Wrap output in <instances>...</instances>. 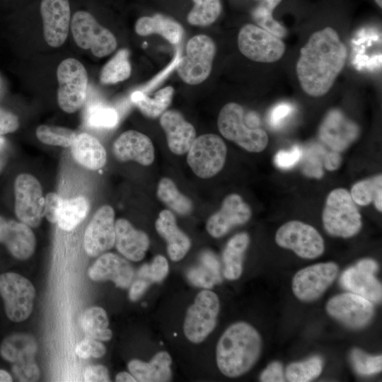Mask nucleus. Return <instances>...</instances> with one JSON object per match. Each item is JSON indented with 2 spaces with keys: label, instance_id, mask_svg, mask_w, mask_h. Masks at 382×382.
I'll return each mask as SVG.
<instances>
[{
  "label": "nucleus",
  "instance_id": "f257e3e1",
  "mask_svg": "<svg viewBox=\"0 0 382 382\" xmlns=\"http://www.w3.org/2000/svg\"><path fill=\"white\" fill-rule=\"evenodd\" d=\"M347 57V48L335 30L326 27L313 33L301 49L296 66L303 91L312 97L326 94L343 69Z\"/></svg>",
  "mask_w": 382,
  "mask_h": 382
},
{
  "label": "nucleus",
  "instance_id": "f03ea898",
  "mask_svg": "<svg viewBox=\"0 0 382 382\" xmlns=\"http://www.w3.org/2000/svg\"><path fill=\"white\" fill-rule=\"evenodd\" d=\"M261 349L262 339L257 330L246 322H236L224 332L217 342V366L227 377H239L256 364Z\"/></svg>",
  "mask_w": 382,
  "mask_h": 382
},
{
  "label": "nucleus",
  "instance_id": "7ed1b4c3",
  "mask_svg": "<svg viewBox=\"0 0 382 382\" xmlns=\"http://www.w3.org/2000/svg\"><path fill=\"white\" fill-rule=\"evenodd\" d=\"M325 230L330 236L344 238L357 234L361 228V216L350 192L337 188L328 195L322 214Z\"/></svg>",
  "mask_w": 382,
  "mask_h": 382
},
{
  "label": "nucleus",
  "instance_id": "20e7f679",
  "mask_svg": "<svg viewBox=\"0 0 382 382\" xmlns=\"http://www.w3.org/2000/svg\"><path fill=\"white\" fill-rule=\"evenodd\" d=\"M217 125L223 137L248 151L260 152L268 144L266 132L260 127L250 126L245 120L243 108L238 103H228L221 108Z\"/></svg>",
  "mask_w": 382,
  "mask_h": 382
},
{
  "label": "nucleus",
  "instance_id": "39448f33",
  "mask_svg": "<svg viewBox=\"0 0 382 382\" xmlns=\"http://www.w3.org/2000/svg\"><path fill=\"white\" fill-rule=\"evenodd\" d=\"M57 103L67 113L81 108L86 98L88 74L84 66L76 59H64L57 69Z\"/></svg>",
  "mask_w": 382,
  "mask_h": 382
},
{
  "label": "nucleus",
  "instance_id": "423d86ee",
  "mask_svg": "<svg viewBox=\"0 0 382 382\" xmlns=\"http://www.w3.org/2000/svg\"><path fill=\"white\" fill-rule=\"evenodd\" d=\"M220 310L218 296L204 289L196 296L194 303L187 309L183 332L192 343L203 342L214 330Z\"/></svg>",
  "mask_w": 382,
  "mask_h": 382
},
{
  "label": "nucleus",
  "instance_id": "0eeeda50",
  "mask_svg": "<svg viewBox=\"0 0 382 382\" xmlns=\"http://www.w3.org/2000/svg\"><path fill=\"white\" fill-rule=\"evenodd\" d=\"M0 296L10 320L19 323L29 318L35 297V289L29 279L12 272L0 274Z\"/></svg>",
  "mask_w": 382,
  "mask_h": 382
},
{
  "label": "nucleus",
  "instance_id": "6e6552de",
  "mask_svg": "<svg viewBox=\"0 0 382 382\" xmlns=\"http://www.w3.org/2000/svg\"><path fill=\"white\" fill-rule=\"evenodd\" d=\"M215 53V44L209 36L197 35L190 39L186 54L176 64L181 79L191 85L203 82L211 73Z\"/></svg>",
  "mask_w": 382,
  "mask_h": 382
},
{
  "label": "nucleus",
  "instance_id": "1a4fd4ad",
  "mask_svg": "<svg viewBox=\"0 0 382 382\" xmlns=\"http://www.w3.org/2000/svg\"><path fill=\"white\" fill-rule=\"evenodd\" d=\"M71 29L76 45L90 49L97 57L111 54L117 47V40L110 30L102 26L88 11H78L72 16Z\"/></svg>",
  "mask_w": 382,
  "mask_h": 382
},
{
  "label": "nucleus",
  "instance_id": "9d476101",
  "mask_svg": "<svg viewBox=\"0 0 382 382\" xmlns=\"http://www.w3.org/2000/svg\"><path fill=\"white\" fill-rule=\"evenodd\" d=\"M226 151L221 137L214 134H205L195 138L187 151V161L196 175L209 178L223 168Z\"/></svg>",
  "mask_w": 382,
  "mask_h": 382
},
{
  "label": "nucleus",
  "instance_id": "9b49d317",
  "mask_svg": "<svg viewBox=\"0 0 382 382\" xmlns=\"http://www.w3.org/2000/svg\"><path fill=\"white\" fill-rule=\"evenodd\" d=\"M238 46L247 58L263 63L278 61L285 52L281 38L253 24H246L241 28L238 35Z\"/></svg>",
  "mask_w": 382,
  "mask_h": 382
},
{
  "label": "nucleus",
  "instance_id": "f8f14e48",
  "mask_svg": "<svg viewBox=\"0 0 382 382\" xmlns=\"http://www.w3.org/2000/svg\"><path fill=\"white\" fill-rule=\"evenodd\" d=\"M276 243L294 251L304 259H315L324 252V241L312 226L300 221H290L279 228L275 234Z\"/></svg>",
  "mask_w": 382,
  "mask_h": 382
},
{
  "label": "nucleus",
  "instance_id": "ddd939ff",
  "mask_svg": "<svg viewBox=\"0 0 382 382\" xmlns=\"http://www.w3.org/2000/svg\"><path fill=\"white\" fill-rule=\"evenodd\" d=\"M15 213L20 221L36 228L44 216L45 197L38 180L28 173L18 175L14 182Z\"/></svg>",
  "mask_w": 382,
  "mask_h": 382
},
{
  "label": "nucleus",
  "instance_id": "4468645a",
  "mask_svg": "<svg viewBox=\"0 0 382 382\" xmlns=\"http://www.w3.org/2000/svg\"><path fill=\"white\" fill-rule=\"evenodd\" d=\"M338 265L333 262H320L298 271L292 279L294 296L302 301L320 298L336 279Z\"/></svg>",
  "mask_w": 382,
  "mask_h": 382
},
{
  "label": "nucleus",
  "instance_id": "2eb2a0df",
  "mask_svg": "<svg viewBox=\"0 0 382 382\" xmlns=\"http://www.w3.org/2000/svg\"><path fill=\"white\" fill-rule=\"evenodd\" d=\"M325 308L331 317L352 329L366 326L374 313L373 303L352 292L334 296Z\"/></svg>",
  "mask_w": 382,
  "mask_h": 382
},
{
  "label": "nucleus",
  "instance_id": "dca6fc26",
  "mask_svg": "<svg viewBox=\"0 0 382 382\" xmlns=\"http://www.w3.org/2000/svg\"><path fill=\"white\" fill-rule=\"evenodd\" d=\"M378 269V264L374 260L362 259L342 272L340 284L347 291L371 303H379L382 299V286L374 275Z\"/></svg>",
  "mask_w": 382,
  "mask_h": 382
},
{
  "label": "nucleus",
  "instance_id": "f3484780",
  "mask_svg": "<svg viewBox=\"0 0 382 382\" xmlns=\"http://www.w3.org/2000/svg\"><path fill=\"white\" fill-rule=\"evenodd\" d=\"M115 212L110 205L100 207L87 226L83 238V248L91 257H97L115 245Z\"/></svg>",
  "mask_w": 382,
  "mask_h": 382
},
{
  "label": "nucleus",
  "instance_id": "a211bd4d",
  "mask_svg": "<svg viewBox=\"0 0 382 382\" xmlns=\"http://www.w3.org/2000/svg\"><path fill=\"white\" fill-rule=\"evenodd\" d=\"M251 209L238 194L226 196L221 209L207 220L206 229L213 238L226 235L234 226L242 225L251 217Z\"/></svg>",
  "mask_w": 382,
  "mask_h": 382
},
{
  "label": "nucleus",
  "instance_id": "6ab92c4d",
  "mask_svg": "<svg viewBox=\"0 0 382 382\" xmlns=\"http://www.w3.org/2000/svg\"><path fill=\"white\" fill-rule=\"evenodd\" d=\"M40 13L46 42L52 47H60L66 40L69 30V0H42Z\"/></svg>",
  "mask_w": 382,
  "mask_h": 382
},
{
  "label": "nucleus",
  "instance_id": "aec40b11",
  "mask_svg": "<svg viewBox=\"0 0 382 382\" xmlns=\"http://www.w3.org/2000/svg\"><path fill=\"white\" fill-rule=\"evenodd\" d=\"M359 134L358 125L336 109L328 112L319 128L320 140L337 152L349 147L357 139Z\"/></svg>",
  "mask_w": 382,
  "mask_h": 382
},
{
  "label": "nucleus",
  "instance_id": "412c9836",
  "mask_svg": "<svg viewBox=\"0 0 382 382\" xmlns=\"http://www.w3.org/2000/svg\"><path fill=\"white\" fill-rule=\"evenodd\" d=\"M88 275L93 281L110 280L117 287L127 289L132 282L134 270L125 258L112 253H104L90 267Z\"/></svg>",
  "mask_w": 382,
  "mask_h": 382
},
{
  "label": "nucleus",
  "instance_id": "4be33fe9",
  "mask_svg": "<svg viewBox=\"0 0 382 382\" xmlns=\"http://www.w3.org/2000/svg\"><path fill=\"white\" fill-rule=\"evenodd\" d=\"M0 243L15 258L25 260L35 252L36 238L29 226L0 216Z\"/></svg>",
  "mask_w": 382,
  "mask_h": 382
},
{
  "label": "nucleus",
  "instance_id": "5701e85b",
  "mask_svg": "<svg viewBox=\"0 0 382 382\" xmlns=\"http://www.w3.org/2000/svg\"><path fill=\"white\" fill-rule=\"evenodd\" d=\"M112 151L120 161H134L142 166L151 165L155 157L151 140L135 130L121 134L113 144Z\"/></svg>",
  "mask_w": 382,
  "mask_h": 382
},
{
  "label": "nucleus",
  "instance_id": "b1692460",
  "mask_svg": "<svg viewBox=\"0 0 382 382\" xmlns=\"http://www.w3.org/2000/svg\"><path fill=\"white\" fill-rule=\"evenodd\" d=\"M160 124L166 132L170 150L177 155L187 152L196 138L193 125L180 112L172 110L161 115Z\"/></svg>",
  "mask_w": 382,
  "mask_h": 382
},
{
  "label": "nucleus",
  "instance_id": "393cba45",
  "mask_svg": "<svg viewBox=\"0 0 382 382\" xmlns=\"http://www.w3.org/2000/svg\"><path fill=\"white\" fill-rule=\"evenodd\" d=\"M149 244L148 235L135 228L128 220L118 219L115 221V245L117 251L126 259L134 262L141 260Z\"/></svg>",
  "mask_w": 382,
  "mask_h": 382
},
{
  "label": "nucleus",
  "instance_id": "a878e982",
  "mask_svg": "<svg viewBox=\"0 0 382 382\" xmlns=\"http://www.w3.org/2000/svg\"><path fill=\"white\" fill-rule=\"evenodd\" d=\"M157 233L166 241L171 260H182L191 247L190 238L178 226L175 217L168 209L162 210L155 223Z\"/></svg>",
  "mask_w": 382,
  "mask_h": 382
},
{
  "label": "nucleus",
  "instance_id": "bb28decb",
  "mask_svg": "<svg viewBox=\"0 0 382 382\" xmlns=\"http://www.w3.org/2000/svg\"><path fill=\"white\" fill-rule=\"evenodd\" d=\"M172 359L166 351L156 353L149 361L134 359L127 364L129 372L139 382H166L172 378Z\"/></svg>",
  "mask_w": 382,
  "mask_h": 382
},
{
  "label": "nucleus",
  "instance_id": "cd10ccee",
  "mask_svg": "<svg viewBox=\"0 0 382 382\" xmlns=\"http://www.w3.org/2000/svg\"><path fill=\"white\" fill-rule=\"evenodd\" d=\"M70 147L74 159L86 169L97 170L106 163L105 148L98 139L88 133L77 134Z\"/></svg>",
  "mask_w": 382,
  "mask_h": 382
},
{
  "label": "nucleus",
  "instance_id": "c85d7f7f",
  "mask_svg": "<svg viewBox=\"0 0 382 382\" xmlns=\"http://www.w3.org/2000/svg\"><path fill=\"white\" fill-rule=\"evenodd\" d=\"M135 31L141 36L159 34L173 45L179 43L183 35L180 23L161 14L139 18L135 23Z\"/></svg>",
  "mask_w": 382,
  "mask_h": 382
},
{
  "label": "nucleus",
  "instance_id": "c756f323",
  "mask_svg": "<svg viewBox=\"0 0 382 382\" xmlns=\"http://www.w3.org/2000/svg\"><path fill=\"white\" fill-rule=\"evenodd\" d=\"M250 243L245 232L234 235L226 243L222 254L224 276L228 280L238 279L243 272V260Z\"/></svg>",
  "mask_w": 382,
  "mask_h": 382
},
{
  "label": "nucleus",
  "instance_id": "7c9ffc66",
  "mask_svg": "<svg viewBox=\"0 0 382 382\" xmlns=\"http://www.w3.org/2000/svg\"><path fill=\"white\" fill-rule=\"evenodd\" d=\"M36 339L30 334L17 332L6 337L0 345V355L10 363L35 357L37 352Z\"/></svg>",
  "mask_w": 382,
  "mask_h": 382
},
{
  "label": "nucleus",
  "instance_id": "2f4dec72",
  "mask_svg": "<svg viewBox=\"0 0 382 382\" xmlns=\"http://www.w3.org/2000/svg\"><path fill=\"white\" fill-rule=\"evenodd\" d=\"M81 325L86 337L109 341L112 337V332L108 328L107 313L100 306H92L86 309L81 316Z\"/></svg>",
  "mask_w": 382,
  "mask_h": 382
},
{
  "label": "nucleus",
  "instance_id": "473e14b6",
  "mask_svg": "<svg viewBox=\"0 0 382 382\" xmlns=\"http://www.w3.org/2000/svg\"><path fill=\"white\" fill-rule=\"evenodd\" d=\"M188 280L195 286L210 289L221 282L220 265L216 257L206 253L201 257V265L190 268L187 272Z\"/></svg>",
  "mask_w": 382,
  "mask_h": 382
},
{
  "label": "nucleus",
  "instance_id": "72a5a7b5",
  "mask_svg": "<svg viewBox=\"0 0 382 382\" xmlns=\"http://www.w3.org/2000/svg\"><path fill=\"white\" fill-rule=\"evenodd\" d=\"M173 93V88L167 86L158 91L154 98L135 91L132 94L131 99L145 116L155 118L163 114L169 106Z\"/></svg>",
  "mask_w": 382,
  "mask_h": 382
},
{
  "label": "nucleus",
  "instance_id": "f704fd0d",
  "mask_svg": "<svg viewBox=\"0 0 382 382\" xmlns=\"http://www.w3.org/2000/svg\"><path fill=\"white\" fill-rule=\"evenodd\" d=\"M156 194L162 202L178 214L188 215L193 209L190 199L182 194L168 178H163L159 181Z\"/></svg>",
  "mask_w": 382,
  "mask_h": 382
},
{
  "label": "nucleus",
  "instance_id": "c9c22d12",
  "mask_svg": "<svg viewBox=\"0 0 382 382\" xmlns=\"http://www.w3.org/2000/svg\"><path fill=\"white\" fill-rule=\"evenodd\" d=\"M89 209V201L84 196L64 199L57 224L61 229L70 231L83 221Z\"/></svg>",
  "mask_w": 382,
  "mask_h": 382
},
{
  "label": "nucleus",
  "instance_id": "e433bc0d",
  "mask_svg": "<svg viewBox=\"0 0 382 382\" xmlns=\"http://www.w3.org/2000/svg\"><path fill=\"white\" fill-rule=\"evenodd\" d=\"M354 202L361 206H366L371 202L378 211H382V175L366 179L355 183L350 192Z\"/></svg>",
  "mask_w": 382,
  "mask_h": 382
},
{
  "label": "nucleus",
  "instance_id": "4c0bfd02",
  "mask_svg": "<svg viewBox=\"0 0 382 382\" xmlns=\"http://www.w3.org/2000/svg\"><path fill=\"white\" fill-rule=\"evenodd\" d=\"M129 52L119 50L103 67L100 81L103 84H114L128 79L131 74Z\"/></svg>",
  "mask_w": 382,
  "mask_h": 382
},
{
  "label": "nucleus",
  "instance_id": "58836bf2",
  "mask_svg": "<svg viewBox=\"0 0 382 382\" xmlns=\"http://www.w3.org/2000/svg\"><path fill=\"white\" fill-rule=\"evenodd\" d=\"M323 361L319 356L306 360L293 362L286 369L285 377L290 382H308L318 377L322 373Z\"/></svg>",
  "mask_w": 382,
  "mask_h": 382
},
{
  "label": "nucleus",
  "instance_id": "ea45409f",
  "mask_svg": "<svg viewBox=\"0 0 382 382\" xmlns=\"http://www.w3.org/2000/svg\"><path fill=\"white\" fill-rule=\"evenodd\" d=\"M282 0H263L253 11V17L260 28L272 35L282 38L286 33V29L272 16L273 10Z\"/></svg>",
  "mask_w": 382,
  "mask_h": 382
},
{
  "label": "nucleus",
  "instance_id": "a19ab883",
  "mask_svg": "<svg viewBox=\"0 0 382 382\" xmlns=\"http://www.w3.org/2000/svg\"><path fill=\"white\" fill-rule=\"evenodd\" d=\"M35 134L45 144L62 147H70L77 135L69 128L47 125H39Z\"/></svg>",
  "mask_w": 382,
  "mask_h": 382
},
{
  "label": "nucleus",
  "instance_id": "79ce46f5",
  "mask_svg": "<svg viewBox=\"0 0 382 382\" xmlns=\"http://www.w3.org/2000/svg\"><path fill=\"white\" fill-rule=\"evenodd\" d=\"M195 6L187 15L188 22L194 25L206 26L213 23L221 11L220 0H193Z\"/></svg>",
  "mask_w": 382,
  "mask_h": 382
},
{
  "label": "nucleus",
  "instance_id": "37998d69",
  "mask_svg": "<svg viewBox=\"0 0 382 382\" xmlns=\"http://www.w3.org/2000/svg\"><path fill=\"white\" fill-rule=\"evenodd\" d=\"M350 360L355 371L362 376L376 374L382 370L381 354L370 355L358 348H354L351 352Z\"/></svg>",
  "mask_w": 382,
  "mask_h": 382
},
{
  "label": "nucleus",
  "instance_id": "c03bdc74",
  "mask_svg": "<svg viewBox=\"0 0 382 382\" xmlns=\"http://www.w3.org/2000/svg\"><path fill=\"white\" fill-rule=\"evenodd\" d=\"M86 122L93 127L112 128L118 122V115L112 108L96 105L88 108Z\"/></svg>",
  "mask_w": 382,
  "mask_h": 382
},
{
  "label": "nucleus",
  "instance_id": "a18cd8bd",
  "mask_svg": "<svg viewBox=\"0 0 382 382\" xmlns=\"http://www.w3.org/2000/svg\"><path fill=\"white\" fill-rule=\"evenodd\" d=\"M169 266L166 258L161 255H156L149 264H144L139 269L138 277L151 282H161L168 274Z\"/></svg>",
  "mask_w": 382,
  "mask_h": 382
},
{
  "label": "nucleus",
  "instance_id": "49530a36",
  "mask_svg": "<svg viewBox=\"0 0 382 382\" xmlns=\"http://www.w3.org/2000/svg\"><path fill=\"white\" fill-rule=\"evenodd\" d=\"M11 371L18 381H37L40 378V369L34 357H29L12 363Z\"/></svg>",
  "mask_w": 382,
  "mask_h": 382
},
{
  "label": "nucleus",
  "instance_id": "de8ad7c7",
  "mask_svg": "<svg viewBox=\"0 0 382 382\" xmlns=\"http://www.w3.org/2000/svg\"><path fill=\"white\" fill-rule=\"evenodd\" d=\"M323 151V149L318 146L307 150L303 168V172L306 175L316 178H320L323 176V171L320 159Z\"/></svg>",
  "mask_w": 382,
  "mask_h": 382
},
{
  "label": "nucleus",
  "instance_id": "09e8293b",
  "mask_svg": "<svg viewBox=\"0 0 382 382\" xmlns=\"http://www.w3.org/2000/svg\"><path fill=\"white\" fill-rule=\"evenodd\" d=\"M75 352L82 359L100 358L105 354L106 348L100 341L86 337L76 345Z\"/></svg>",
  "mask_w": 382,
  "mask_h": 382
},
{
  "label": "nucleus",
  "instance_id": "8fccbe9b",
  "mask_svg": "<svg viewBox=\"0 0 382 382\" xmlns=\"http://www.w3.org/2000/svg\"><path fill=\"white\" fill-rule=\"evenodd\" d=\"M64 199L57 193L49 192L45 197L44 216L52 223L57 224Z\"/></svg>",
  "mask_w": 382,
  "mask_h": 382
},
{
  "label": "nucleus",
  "instance_id": "3c124183",
  "mask_svg": "<svg viewBox=\"0 0 382 382\" xmlns=\"http://www.w3.org/2000/svg\"><path fill=\"white\" fill-rule=\"evenodd\" d=\"M303 155L302 149L295 146L289 151L281 150L274 156L276 166L282 169H289L297 164Z\"/></svg>",
  "mask_w": 382,
  "mask_h": 382
},
{
  "label": "nucleus",
  "instance_id": "603ef678",
  "mask_svg": "<svg viewBox=\"0 0 382 382\" xmlns=\"http://www.w3.org/2000/svg\"><path fill=\"white\" fill-rule=\"evenodd\" d=\"M260 381L262 382L285 381L282 363L279 361L271 362L261 373Z\"/></svg>",
  "mask_w": 382,
  "mask_h": 382
},
{
  "label": "nucleus",
  "instance_id": "864d4df0",
  "mask_svg": "<svg viewBox=\"0 0 382 382\" xmlns=\"http://www.w3.org/2000/svg\"><path fill=\"white\" fill-rule=\"evenodd\" d=\"M18 127V117L13 112L0 108V135L13 132Z\"/></svg>",
  "mask_w": 382,
  "mask_h": 382
},
{
  "label": "nucleus",
  "instance_id": "5fc2aeb1",
  "mask_svg": "<svg viewBox=\"0 0 382 382\" xmlns=\"http://www.w3.org/2000/svg\"><path fill=\"white\" fill-rule=\"evenodd\" d=\"M85 381H110L109 372L103 365H92L88 366L83 374Z\"/></svg>",
  "mask_w": 382,
  "mask_h": 382
},
{
  "label": "nucleus",
  "instance_id": "6e6d98bb",
  "mask_svg": "<svg viewBox=\"0 0 382 382\" xmlns=\"http://www.w3.org/2000/svg\"><path fill=\"white\" fill-rule=\"evenodd\" d=\"M293 108L287 103L277 105L271 111L270 122L274 127L282 124V121L291 112Z\"/></svg>",
  "mask_w": 382,
  "mask_h": 382
},
{
  "label": "nucleus",
  "instance_id": "4d7b16f0",
  "mask_svg": "<svg viewBox=\"0 0 382 382\" xmlns=\"http://www.w3.org/2000/svg\"><path fill=\"white\" fill-rule=\"evenodd\" d=\"M150 282L138 278L133 283L130 284L129 291V299L132 301H137L139 300L147 290Z\"/></svg>",
  "mask_w": 382,
  "mask_h": 382
},
{
  "label": "nucleus",
  "instance_id": "13d9d810",
  "mask_svg": "<svg viewBox=\"0 0 382 382\" xmlns=\"http://www.w3.org/2000/svg\"><path fill=\"white\" fill-rule=\"evenodd\" d=\"M342 158L340 152L332 151L325 154L324 166L328 170H335L340 168Z\"/></svg>",
  "mask_w": 382,
  "mask_h": 382
},
{
  "label": "nucleus",
  "instance_id": "bf43d9fd",
  "mask_svg": "<svg viewBox=\"0 0 382 382\" xmlns=\"http://www.w3.org/2000/svg\"><path fill=\"white\" fill-rule=\"evenodd\" d=\"M115 381L117 382H136L137 380L129 373L127 371H121L115 376Z\"/></svg>",
  "mask_w": 382,
  "mask_h": 382
},
{
  "label": "nucleus",
  "instance_id": "052dcab7",
  "mask_svg": "<svg viewBox=\"0 0 382 382\" xmlns=\"http://www.w3.org/2000/svg\"><path fill=\"white\" fill-rule=\"evenodd\" d=\"M13 380L11 374L4 369H0V382H11Z\"/></svg>",
  "mask_w": 382,
  "mask_h": 382
},
{
  "label": "nucleus",
  "instance_id": "680f3d73",
  "mask_svg": "<svg viewBox=\"0 0 382 382\" xmlns=\"http://www.w3.org/2000/svg\"><path fill=\"white\" fill-rule=\"evenodd\" d=\"M375 1L380 8L382 7V0H375Z\"/></svg>",
  "mask_w": 382,
  "mask_h": 382
},
{
  "label": "nucleus",
  "instance_id": "e2e57ef3",
  "mask_svg": "<svg viewBox=\"0 0 382 382\" xmlns=\"http://www.w3.org/2000/svg\"><path fill=\"white\" fill-rule=\"evenodd\" d=\"M1 139L0 138V144H1Z\"/></svg>",
  "mask_w": 382,
  "mask_h": 382
}]
</instances>
